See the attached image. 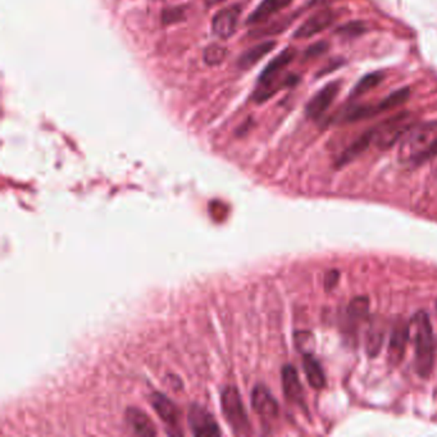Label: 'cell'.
<instances>
[{
	"label": "cell",
	"instance_id": "obj_22",
	"mask_svg": "<svg viewBox=\"0 0 437 437\" xmlns=\"http://www.w3.org/2000/svg\"><path fill=\"white\" fill-rule=\"evenodd\" d=\"M366 25L360 21H352L344 26L339 27L336 33L345 38H357L359 35L366 33Z\"/></svg>",
	"mask_w": 437,
	"mask_h": 437
},
{
	"label": "cell",
	"instance_id": "obj_2",
	"mask_svg": "<svg viewBox=\"0 0 437 437\" xmlns=\"http://www.w3.org/2000/svg\"><path fill=\"white\" fill-rule=\"evenodd\" d=\"M409 333L416 346V371L421 377H428L435 362V341L430 317L418 312L409 325Z\"/></svg>",
	"mask_w": 437,
	"mask_h": 437
},
{
	"label": "cell",
	"instance_id": "obj_10",
	"mask_svg": "<svg viewBox=\"0 0 437 437\" xmlns=\"http://www.w3.org/2000/svg\"><path fill=\"white\" fill-rule=\"evenodd\" d=\"M252 404L261 417L276 418L279 416V404L276 399L263 385L255 386L252 394Z\"/></svg>",
	"mask_w": 437,
	"mask_h": 437
},
{
	"label": "cell",
	"instance_id": "obj_4",
	"mask_svg": "<svg viewBox=\"0 0 437 437\" xmlns=\"http://www.w3.org/2000/svg\"><path fill=\"white\" fill-rule=\"evenodd\" d=\"M295 55H296V50L294 48H286L276 58L269 62V65L263 70L261 76H259V80H258L259 89L255 92V102H258V103L266 102L267 99L274 95L277 90V87H274L276 80L279 77L281 72L284 71L287 65L293 62Z\"/></svg>",
	"mask_w": 437,
	"mask_h": 437
},
{
	"label": "cell",
	"instance_id": "obj_8",
	"mask_svg": "<svg viewBox=\"0 0 437 437\" xmlns=\"http://www.w3.org/2000/svg\"><path fill=\"white\" fill-rule=\"evenodd\" d=\"M240 14H242L240 6H230V7L221 9L213 17V22H212L213 33L221 39H229L230 36H232L236 31Z\"/></svg>",
	"mask_w": 437,
	"mask_h": 437
},
{
	"label": "cell",
	"instance_id": "obj_24",
	"mask_svg": "<svg viewBox=\"0 0 437 437\" xmlns=\"http://www.w3.org/2000/svg\"><path fill=\"white\" fill-rule=\"evenodd\" d=\"M296 346L301 349L304 354H311L313 347V336L309 333H296L295 336Z\"/></svg>",
	"mask_w": 437,
	"mask_h": 437
},
{
	"label": "cell",
	"instance_id": "obj_5",
	"mask_svg": "<svg viewBox=\"0 0 437 437\" xmlns=\"http://www.w3.org/2000/svg\"><path fill=\"white\" fill-rule=\"evenodd\" d=\"M221 403H222L223 413L234 432L237 435L248 433L250 424L237 389L232 386L226 387L221 395Z\"/></svg>",
	"mask_w": 437,
	"mask_h": 437
},
{
	"label": "cell",
	"instance_id": "obj_13",
	"mask_svg": "<svg viewBox=\"0 0 437 437\" xmlns=\"http://www.w3.org/2000/svg\"><path fill=\"white\" fill-rule=\"evenodd\" d=\"M151 405L158 413V416L163 419L170 427H178L180 421V411L177 409L175 403H172L170 399L164 396L159 392L153 394L151 398Z\"/></svg>",
	"mask_w": 437,
	"mask_h": 437
},
{
	"label": "cell",
	"instance_id": "obj_15",
	"mask_svg": "<svg viewBox=\"0 0 437 437\" xmlns=\"http://www.w3.org/2000/svg\"><path fill=\"white\" fill-rule=\"evenodd\" d=\"M126 417H127V423L136 435L153 436L157 433L156 426L143 411L139 409H129Z\"/></svg>",
	"mask_w": 437,
	"mask_h": 437
},
{
	"label": "cell",
	"instance_id": "obj_7",
	"mask_svg": "<svg viewBox=\"0 0 437 437\" xmlns=\"http://www.w3.org/2000/svg\"><path fill=\"white\" fill-rule=\"evenodd\" d=\"M340 87H341L340 81H333V82H328L323 89H320V92L308 102L307 107H306L307 117L312 118V119H318L322 117V114L331 107L335 99L338 98Z\"/></svg>",
	"mask_w": 437,
	"mask_h": 437
},
{
	"label": "cell",
	"instance_id": "obj_3",
	"mask_svg": "<svg viewBox=\"0 0 437 437\" xmlns=\"http://www.w3.org/2000/svg\"><path fill=\"white\" fill-rule=\"evenodd\" d=\"M413 126V116L409 112L399 113L372 129V143L382 151L390 149Z\"/></svg>",
	"mask_w": 437,
	"mask_h": 437
},
{
	"label": "cell",
	"instance_id": "obj_25",
	"mask_svg": "<svg viewBox=\"0 0 437 437\" xmlns=\"http://www.w3.org/2000/svg\"><path fill=\"white\" fill-rule=\"evenodd\" d=\"M327 49H328L327 43H325V41H320V43H317V44H314V45L311 46L309 49H307V52H306V58H317V57H320V54H323V53L326 52Z\"/></svg>",
	"mask_w": 437,
	"mask_h": 437
},
{
	"label": "cell",
	"instance_id": "obj_14",
	"mask_svg": "<svg viewBox=\"0 0 437 437\" xmlns=\"http://www.w3.org/2000/svg\"><path fill=\"white\" fill-rule=\"evenodd\" d=\"M291 1L293 0H263L261 4L253 11V14L249 16V25H257V23H261L267 21L274 14H279L287 6H290Z\"/></svg>",
	"mask_w": 437,
	"mask_h": 437
},
{
	"label": "cell",
	"instance_id": "obj_6",
	"mask_svg": "<svg viewBox=\"0 0 437 437\" xmlns=\"http://www.w3.org/2000/svg\"><path fill=\"white\" fill-rule=\"evenodd\" d=\"M190 430L196 436H218L221 431L213 416L200 405H193L188 416Z\"/></svg>",
	"mask_w": 437,
	"mask_h": 437
},
{
	"label": "cell",
	"instance_id": "obj_21",
	"mask_svg": "<svg viewBox=\"0 0 437 437\" xmlns=\"http://www.w3.org/2000/svg\"><path fill=\"white\" fill-rule=\"evenodd\" d=\"M226 54H227V50L223 46L215 44V45L208 46L205 49L204 60L209 65H221L223 59L226 58Z\"/></svg>",
	"mask_w": 437,
	"mask_h": 437
},
{
	"label": "cell",
	"instance_id": "obj_1",
	"mask_svg": "<svg viewBox=\"0 0 437 437\" xmlns=\"http://www.w3.org/2000/svg\"><path fill=\"white\" fill-rule=\"evenodd\" d=\"M437 156V122L413 126L405 134L399 157L403 162L421 163Z\"/></svg>",
	"mask_w": 437,
	"mask_h": 437
},
{
	"label": "cell",
	"instance_id": "obj_28",
	"mask_svg": "<svg viewBox=\"0 0 437 437\" xmlns=\"http://www.w3.org/2000/svg\"><path fill=\"white\" fill-rule=\"evenodd\" d=\"M209 4H212V3H217V1H220V0H207Z\"/></svg>",
	"mask_w": 437,
	"mask_h": 437
},
{
	"label": "cell",
	"instance_id": "obj_19",
	"mask_svg": "<svg viewBox=\"0 0 437 437\" xmlns=\"http://www.w3.org/2000/svg\"><path fill=\"white\" fill-rule=\"evenodd\" d=\"M409 97H411L409 87H403V89H399L396 92H392L382 102H379V104H376L379 113V112L392 111L394 108H398L400 105L404 104Z\"/></svg>",
	"mask_w": 437,
	"mask_h": 437
},
{
	"label": "cell",
	"instance_id": "obj_11",
	"mask_svg": "<svg viewBox=\"0 0 437 437\" xmlns=\"http://www.w3.org/2000/svg\"><path fill=\"white\" fill-rule=\"evenodd\" d=\"M282 385L284 392L290 401L296 404H303L304 401V392L301 384V379L294 367L287 365L282 369Z\"/></svg>",
	"mask_w": 437,
	"mask_h": 437
},
{
	"label": "cell",
	"instance_id": "obj_26",
	"mask_svg": "<svg viewBox=\"0 0 437 437\" xmlns=\"http://www.w3.org/2000/svg\"><path fill=\"white\" fill-rule=\"evenodd\" d=\"M181 18H183V12L178 8L168 9V11H166L163 14V21L166 23H173V22L181 20Z\"/></svg>",
	"mask_w": 437,
	"mask_h": 437
},
{
	"label": "cell",
	"instance_id": "obj_18",
	"mask_svg": "<svg viewBox=\"0 0 437 437\" xmlns=\"http://www.w3.org/2000/svg\"><path fill=\"white\" fill-rule=\"evenodd\" d=\"M372 143V130L367 131L366 134H363L362 136L359 137L358 140L355 143L352 144L347 149H346L342 156L340 157L339 166H344V164L352 162V159L360 156L363 151H367V148L369 146V144Z\"/></svg>",
	"mask_w": 437,
	"mask_h": 437
},
{
	"label": "cell",
	"instance_id": "obj_17",
	"mask_svg": "<svg viewBox=\"0 0 437 437\" xmlns=\"http://www.w3.org/2000/svg\"><path fill=\"white\" fill-rule=\"evenodd\" d=\"M303 367H304V371L307 374L308 382L309 385L320 390L326 386V376L325 372L322 369L318 360L314 358L312 354H304V358H303Z\"/></svg>",
	"mask_w": 437,
	"mask_h": 437
},
{
	"label": "cell",
	"instance_id": "obj_16",
	"mask_svg": "<svg viewBox=\"0 0 437 437\" xmlns=\"http://www.w3.org/2000/svg\"><path fill=\"white\" fill-rule=\"evenodd\" d=\"M274 48H276V41H274V40L264 41V43H261V44H258V45L253 46L252 49L247 50V52L244 53L242 57H240V59H239V67H240L242 70H249V68H252V67L257 65L261 59L264 58L268 53L272 52Z\"/></svg>",
	"mask_w": 437,
	"mask_h": 437
},
{
	"label": "cell",
	"instance_id": "obj_9",
	"mask_svg": "<svg viewBox=\"0 0 437 437\" xmlns=\"http://www.w3.org/2000/svg\"><path fill=\"white\" fill-rule=\"evenodd\" d=\"M335 14L331 11H320L311 16L301 27L295 31V39H309L320 31L326 30L333 25Z\"/></svg>",
	"mask_w": 437,
	"mask_h": 437
},
{
	"label": "cell",
	"instance_id": "obj_27",
	"mask_svg": "<svg viewBox=\"0 0 437 437\" xmlns=\"http://www.w3.org/2000/svg\"><path fill=\"white\" fill-rule=\"evenodd\" d=\"M338 279H339V272H338V271H331V272H328L326 276L327 288L335 286L336 282H338Z\"/></svg>",
	"mask_w": 437,
	"mask_h": 437
},
{
	"label": "cell",
	"instance_id": "obj_12",
	"mask_svg": "<svg viewBox=\"0 0 437 437\" xmlns=\"http://www.w3.org/2000/svg\"><path fill=\"white\" fill-rule=\"evenodd\" d=\"M411 336L409 333V325L399 323L392 331L390 345H389V360L392 366H398L401 362L403 355L405 352V346L408 338Z\"/></svg>",
	"mask_w": 437,
	"mask_h": 437
},
{
	"label": "cell",
	"instance_id": "obj_23",
	"mask_svg": "<svg viewBox=\"0 0 437 437\" xmlns=\"http://www.w3.org/2000/svg\"><path fill=\"white\" fill-rule=\"evenodd\" d=\"M368 312V299L367 298H357L349 306V314L352 318H362Z\"/></svg>",
	"mask_w": 437,
	"mask_h": 437
},
{
	"label": "cell",
	"instance_id": "obj_20",
	"mask_svg": "<svg viewBox=\"0 0 437 437\" xmlns=\"http://www.w3.org/2000/svg\"><path fill=\"white\" fill-rule=\"evenodd\" d=\"M384 80V75L381 72H372L368 73L363 79L359 81L357 86L352 89V98H359L362 95H365L368 92H371L374 87L381 84V81Z\"/></svg>",
	"mask_w": 437,
	"mask_h": 437
}]
</instances>
